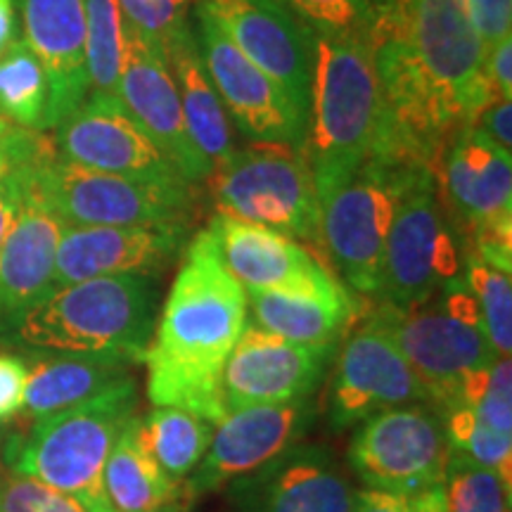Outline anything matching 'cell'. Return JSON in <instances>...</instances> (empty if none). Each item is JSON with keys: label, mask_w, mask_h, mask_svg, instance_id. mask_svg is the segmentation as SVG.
Masks as SVG:
<instances>
[{"label": "cell", "mask_w": 512, "mask_h": 512, "mask_svg": "<svg viewBox=\"0 0 512 512\" xmlns=\"http://www.w3.org/2000/svg\"><path fill=\"white\" fill-rule=\"evenodd\" d=\"M50 150H55L53 138H48L43 131H27V128L12 126L0 138V183Z\"/></svg>", "instance_id": "40"}, {"label": "cell", "mask_w": 512, "mask_h": 512, "mask_svg": "<svg viewBox=\"0 0 512 512\" xmlns=\"http://www.w3.org/2000/svg\"><path fill=\"white\" fill-rule=\"evenodd\" d=\"M24 188L64 226L185 228L192 221V183H155L102 174L57 157L55 150L24 166Z\"/></svg>", "instance_id": "6"}, {"label": "cell", "mask_w": 512, "mask_h": 512, "mask_svg": "<svg viewBox=\"0 0 512 512\" xmlns=\"http://www.w3.org/2000/svg\"><path fill=\"white\" fill-rule=\"evenodd\" d=\"M24 38L48 74V131L91 93L86 69V0H19Z\"/></svg>", "instance_id": "22"}, {"label": "cell", "mask_w": 512, "mask_h": 512, "mask_svg": "<svg viewBox=\"0 0 512 512\" xmlns=\"http://www.w3.org/2000/svg\"><path fill=\"white\" fill-rule=\"evenodd\" d=\"M155 320L147 275H105L53 287L0 339L62 354H112L143 363Z\"/></svg>", "instance_id": "2"}, {"label": "cell", "mask_w": 512, "mask_h": 512, "mask_svg": "<svg viewBox=\"0 0 512 512\" xmlns=\"http://www.w3.org/2000/svg\"><path fill=\"white\" fill-rule=\"evenodd\" d=\"M463 3L486 46L512 34V0H463Z\"/></svg>", "instance_id": "42"}, {"label": "cell", "mask_w": 512, "mask_h": 512, "mask_svg": "<svg viewBox=\"0 0 512 512\" xmlns=\"http://www.w3.org/2000/svg\"><path fill=\"white\" fill-rule=\"evenodd\" d=\"M484 72L498 98L512 100V34L486 46Z\"/></svg>", "instance_id": "43"}, {"label": "cell", "mask_w": 512, "mask_h": 512, "mask_svg": "<svg viewBox=\"0 0 512 512\" xmlns=\"http://www.w3.org/2000/svg\"><path fill=\"white\" fill-rule=\"evenodd\" d=\"M448 207L467 230L512 211V157L470 121L448 138L437 169Z\"/></svg>", "instance_id": "23"}, {"label": "cell", "mask_w": 512, "mask_h": 512, "mask_svg": "<svg viewBox=\"0 0 512 512\" xmlns=\"http://www.w3.org/2000/svg\"><path fill=\"white\" fill-rule=\"evenodd\" d=\"M425 401L418 375L392 339L363 323L337 356L328 396L330 425L347 430L389 408Z\"/></svg>", "instance_id": "18"}, {"label": "cell", "mask_w": 512, "mask_h": 512, "mask_svg": "<svg viewBox=\"0 0 512 512\" xmlns=\"http://www.w3.org/2000/svg\"><path fill=\"white\" fill-rule=\"evenodd\" d=\"M10 128H12V124H10V121H8V119H5V117H3V114H0V138H3V136H5V133H8V131H10Z\"/></svg>", "instance_id": "47"}, {"label": "cell", "mask_w": 512, "mask_h": 512, "mask_svg": "<svg viewBox=\"0 0 512 512\" xmlns=\"http://www.w3.org/2000/svg\"><path fill=\"white\" fill-rule=\"evenodd\" d=\"M463 278L475 294L482 328L498 358H510L512 351V283L510 273L489 266L477 254L465 252Z\"/></svg>", "instance_id": "32"}, {"label": "cell", "mask_w": 512, "mask_h": 512, "mask_svg": "<svg viewBox=\"0 0 512 512\" xmlns=\"http://www.w3.org/2000/svg\"><path fill=\"white\" fill-rule=\"evenodd\" d=\"M3 467H5V463H3V458H0V470H3Z\"/></svg>", "instance_id": "48"}, {"label": "cell", "mask_w": 512, "mask_h": 512, "mask_svg": "<svg viewBox=\"0 0 512 512\" xmlns=\"http://www.w3.org/2000/svg\"><path fill=\"white\" fill-rule=\"evenodd\" d=\"M133 415H138V384L128 377L93 399L31 420L27 434L8 441L3 463L17 475L74 496L91 512H114L102 475L114 441Z\"/></svg>", "instance_id": "3"}, {"label": "cell", "mask_w": 512, "mask_h": 512, "mask_svg": "<svg viewBox=\"0 0 512 512\" xmlns=\"http://www.w3.org/2000/svg\"><path fill=\"white\" fill-rule=\"evenodd\" d=\"M207 230L223 266L245 290L304 294L332 302L351 297L323 259L283 233L223 214L211 216Z\"/></svg>", "instance_id": "14"}, {"label": "cell", "mask_w": 512, "mask_h": 512, "mask_svg": "<svg viewBox=\"0 0 512 512\" xmlns=\"http://www.w3.org/2000/svg\"><path fill=\"white\" fill-rule=\"evenodd\" d=\"M24 361L29 366V382L22 413L29 420L64 411L133 377V363L112 354H62L34 349V354L24 356Z\"/></svg>", "instance_id": "25"}, {"label": "cell", "mask_w": 512, "mask_h": 512, "mask_svg": "<svg viewBox=\"0 0 512 512\" xmlns=\"http://www.w3.org/2000/svg\"><path fill=\"white\" fill-rule=\"evenodd\" d=\"M451 451L441 415L430 403H411L363 420L349 465L370 491L413 496L444 482Z\"/></svg>", "instance_id": "11"}, {"label": "cell", "mask_w": 512, "mask_h": 512, "mask_svg": "<svg viewBox=\"0 0 512 512\" xmlns=\"http://www.w3.org/2000/svg\"><path fill=\"white\" fill-rule=\"evenodd\" d=\"M53 131L57 157L69 164L138 181L188 183L119 95L88 93Z\"/></svg>", "instance_id": "13"}, {"label": "cell", "mask_w": 512, "mask_h": 512, "mask_svg": "<svg viewBox=\"0 0 512 512\" xmlns=\"http://www.w3.org/2000/svg\"><path fill=\"white\" fill-rule=\"evenodd\" d=\"M119 100L145 133L171 159L188 183L207 181L211 164L192 143L169 60L162 50L126 29V57L119 76Z\"/></svg>", "instance_id": "19"}, {"label": "cell", "mask_w": 512, "mask_h": 512, "mask_svg": "<svg viewBox=\"0 0 512 512\" xmlns=\"http://www.w3.org/2000/svg\"><path fill=\"white\" fill-rule=\"evenodd\" d=\"M373 29L401 36L460 124L498 100L484 72L486 43L463 0H370Z\"/></svg>", "instance_id": "8"}, {"label": "cell", "mask_w": 512, "mask_h": 512, "mask_svg": "<svg viewBox=\"0 0 512 512\" xmlns=\"http://www.w3.org/2000/svg\"><path fill=\"white\" fill-rule=\"evenodd\" d=\"M140 415H133L114 441L105 463V496L114 512H188V486L159 470L138 437Z\"/></svg>", "instance_id": "27"}, {"label": "cell", "mask_w": 512, "mask_h": 512, "mask_svg": "<svg viewBox=\"0 0 512 512\" xmlns=\"http://www.w3.org/2000/svg\"><path fill=\"white\" fill-rule=\"evenodd\" d=\"M354 512H448L444 486L420 491L413 496L382 494V491H358Z\"/></svg>", "instance_id": "39"}, {"label": "cell", "mask_w": 512, "mask_h": 512, "mask_svg": "<svg viewBox=\"0 0 512 512\" xmlns=\"http://www.w3.org/2000/svg\"><path fill=\"white\" fill-rule=\"evenodd\" d=\"M185 228L67 226L55 256L53 287L105 275H157L181 252Z\"/></svg>", "instance_id": "21"}, {"label": "cell", "mask_w": 512, "mask_h": 512, "mask_svg": "<svg viewBox=\"0 0 512 512\" xmlns=\"http://www.w3.org/2000/svg\"><path fill=\"white\" fill-rule=\"evenodd\" d=\"M0 512H91L74 496L38 482L34 477L0 470Z\"/></svg>", "instance_id": "36"}, {"label": "cell", "mask_w": 512, "mask_h": 512, "mask_svg": "<svg viewBox=\"0 0 512 512\" xmlns=\"http://www.w3.org/2000/svg\"><path fill=\"white\" fill-rule=\"evenodd\" d=\"M22 202H24V166L0 183V247H3L5 238H8L12 223H15L19 209H22Z\"/></svg>", "instance_id": "45"}, {"label": "cell", "mask_w": 512, "mask_h": 512, "mask_svg": "<svg viewBox=\"0 0 512 512\" xmlns=\"http://www.w3.org/2000/svg\"><path fill=\"white\" fill-rule=\"evenodd\" d=\"M477 420L501 434H512V361L496 358L486 392L475 406Z\"/></svg>", "instance_id": "37"}, {"label": "cell", "mask_w": 512, "mask_h": 512, "mask_svg": "<svg viewBox=\"0 0 512 512\" xmlns=\"http://www.w3.org/2000/svg\"><path fill=\"white\" fill-rule=\"evenodd\" d=\"M356 494L330 451L311 444L287 448L230 484L242 512H354Z\"/></svg>", "instance_id": "20"}, {"label": "cell", "mask_w": 512, "mask_h": 512, "mask_svg": "<svg viewBox=\"0 0 512 512\" xmlns=\"http://www.w3.org/2000/svg\"><path fill=\"white\" fill-rule=\"evenodd\" d=\"M335 347H306L245 325L221 377L228 413L249 406H273L311 399L328 373Z\"/></svg>", "instance_id": "16"}, {"label": "cell", "mask_w": 512, "mask_h": 512, "mask_svg": "<svg viewBox=\"0 0 512 512\" xmlns=\"http://www.w3.org/2000/svg\"><path fill=\"white\" fill-rule=\"evenodd\" d=\"M207 188L216 214L271 228L325 256L316 178L302 147L254 143L235 150L211 171Z\"/></svg>", "instance_id": "7"}, {"label": "cell", "mask_w": 512, "mask_h": 512, "mask_svg": "<svg viewBox=\"0 0 512 512\" xmlns=\"http://www.w3.org/2000/svg\"><path fill=\"white\" fill-rule=\"evenodd\" d=\"M366 323L392 339L437 413L463 403L460 392L467 377L489 370L498 358L463 275L422 304L401 309L380 302Z\"/></svg>", "instance_id": "5"}, {"label": "cell", "mask_w": 512, "mask_h": 512, "mask_svg": "<svg viewBox=\"0 0 512 512\" xmlns=\"http://www.w3.org/2000/svg\"><path fill=\"white\" fill-rule=\"evenodd\" d=\"M470 124L479 128L486 138L494 140L498 147L510 152L512 147V100L498 98L486 105L475 119H470Z\"/></svg>", "instance_id": "44"}, {"label": "cell", "mask_w": 512, "mask_h": 512, "mask_svg": "<svg viewBox=\"0 0 512 512\" xmlns=\"http://www.w3.org/2000/svg\"><path fill=\"white\" fill-rule=\"evenodd\" d=\"M166 60H169V69L174 74L192 143L214 171L235 152L233 124H230L219 93H216L207 67H204L192 22L185 24L174 36V41L166 46Z\"/></svg>", "instance_id": "26"}, {"label": "cell", "mask_w": 512, "mask_h": 512, "mask_svg": "<svg viewBox=\"0 0 512 512\" xmlns=\"http://www.w3.org/2000/svg\"><path fill=\"white\" fill-rule=\"evenodd\" d=\"M441 486L448 512H510L508 486L463 451H451Z\"/></svg>", "instance_id": "33"}, {"label": "cell", "mask_w": 512, "mask_h": 512, "mask_svg": "<svg viewBox=\"0 0 512 512\" xmlns=\"http://www.w3.org/2000/svg\"><path fill=\"white\" fill-rule=\"evenodd\" d=\"M17 41L15 0H0V55Z\"/></svg>", "instance_id": "46"}, {"label": "cell", "mask_w": 512, "mask_h": 512, "mask_svg": "<svg viewBox=\"0 0 512 512\" xmlns=\"http://www.w3.org/2000/svg\"><path fill=\"white\" fill-rule=\"evenodd\" d=\"M380 93L370 48L311 34V86L304 155L318 200L347 181L373 147Z\"/></svg>", "instance_id": "4"}, {"label": "cell", "mask_w": 512, "mask_h": 512, "mask_svg": "<svg viewBox=\"0 0 512 512\" xmlns=\"http://www.w3.org/2000/svg\"><path fill=\"white\" fill-rule=\"evenodd\" d=\"M126 57V22L117 0H86V69L91 93L117 95Z\"/></svg>", "instance_id": "31"}, {"label": "cell", "mask_w": 512, "mask_h": 512, "mask_svg": "<svg viewBox=\"0 0 512 512\" xmlns=\"http://www.w3.org/2000/svg\"><path fill=\"white\" fill-rule=\"evenodd\" d=\"M418 171L368 157L347 181L320 197L323 254L342 275L344 287L366 297L380 294L384 242L401 195Z\"/></svg>", "instance_id": "9"}, {"label": "cell", "mask_w": 512, "mask_h": 512, "mask_svg": "<svg viewBox=\"0 0 512 512\" xmlns=\"http://www.w3.org/2000/svg\"><path fill=\"white\" fill-rule=\"evenodd\" d=\"M29 366L24 356L0 351V422L17 418L27 399Z\"/></svg>", "instance_id": "41"}, {"label": "cell", "mask_w": 512, "mask_h": 512, "mask_svg": "<svg viewBox=\"0 0 512 512\" xmlns=\"http://www.w3.org/2000/svg\"><path fill=\"white\" fill-rule=\"evenodd\" d=\"M242 55L264 69L309 119L311 31L287 0H195Z\"/></svg>", "instance_id": "15"}, {"label": "cell", "mask_w": 512, "mask_h": 512, "mask_svg": "<svg viewBox=\"0 0 512 512\" xmlns=\"http://www.w3.org/2000/svg\"><path fill=\"white\" fill-rule=\"evenodd\" d=\"M197 46L230 124L252 143L302 147L306 119L264 69L240 53L207 12L192 8Z\"/></svg>", "instance_id": "12"}, {"label": "cell", "mask_w": 512, "mask_h": 512, "mask_svg": "<svg viewBox=\"0 0 512 512\" xmlns=\"http://www.w3.org/2000/svg\"><path fill=\"white\" fill-rule=\"evenodd\" d=\"M138 437L159 470L183 484L207 453L214 425L183 408L157 406L147 418H140Z\"/></svg>", "instance_id": "29"}, {"label": "cell", "mask_w": 512, "mask_h": 512, "mask_svg": "<svg viewBox=\"0 0 512 512\" xmlns=\"http://www.w3.org/2000/svg\"><path fill=\"white\" fill-rule=\"evenodd\" d=\"M287 5L313 36L370 46V34H373L370 0H287Z\"/></svg>", "instance_id": "34"}, {"label": "cell", "mask_w": 512, "mask_h": 512, "mask_svg": "<svg viewBox=\"0 0 512 512\" xmlns=\"http://www.w3.org/2000/svg\"><path fill=\"white\" fill-rule=\"evenodd\" d=\"M247 325V294L223 266L209 230L195 235L176 273L155 339L145 349L147 399L219 425L221 377Z\"/></svg>", "instance_id": "1"}, {"label": "cell", "mask_w": 512, "mask_h": 512, "mask_svg": "<svg viewBox=\"0 0 512 512\" xmlns=\"http://www.w3.org/2000/svg\"><path fill=\"white\" fill-rule=\"evenodd\" d=\"M64 223L24 188V202L0 247V337L53 290L55 256Z\"/></svg>", "instance_id": "24"}, {"label": "cell", "mask_w": 512, "mask_h": 512, "mask_svg": "<svg viewBox=\"0 0 512 512\" xmlns=\"http://www.w3.org/2000/svg\"><path fill=\"white\" fill-rule=\"evenodd\" d=\"M50 83L43 64L22 38L0 55V114L12 126L48 131Z\"/></svg>", "instance_id": "30"}, {"label": "cell", "mask_w": 512, "mask_h": 512, "mask_svg": "<svg viewBox=\"0 0 512 512\" xmlns=\"http://www.w3.org/2000/svg\"><path fill=\"white\" fill-rule=\"evenodd\" d=\"M465 247L448 221L437 174L422 169L411 178L384 242L380 302L415 306L463 275Z\"/></svg>", "instance_id": "10"}, {"label": "cell", "mask_w": 512, "mask_h": 512, "mask_svg": "<svg viewBox=\"0 0 512 512\" xmlns=\"http://www.w3.org/2000/svg\"><path fill=\"white\" fill-rule=\"evenodd\" d=\"M126 29L162 50L190 22L192 0H117Z\"/></svg>", "instance_id": "35"}, {"label": "cell", "mask_w": 512, "mask_h": 512, "mask_svg": "<svg viewBox=\"0 0 512 512\" xmlns=\"http://www.w3.org/2000/svg\"><path fill=\"white\" fill-rule=\"evenodd\" d=\"M313 420H316L313 396L228 413L219 422V430L211 437L200 465L185 479V486L192 496H200L252 475L287 448L302 444Z\"/></svg>", "instance_id": "17"}, {"label": "cell", "mask_w": 512, "mask_h": 512, "mask_svg": "<svg viewBox=\"0 0 512 512\" xmlns=\"http://www.w3.org/2000/svg\"><path fill=\"white\" fill-rule=\"evenodd\" d=\"M472 247L467 252L477 254L498 271H512V211L498 214L470 228Z\"/></svg>", "instance_id": "38"}, {"label": "cell", "mask_w": 512, "mask_h": 512, "mask_svg": "<svg viewBox=\"0 0 512 512\" xmlns=\"http://www.w3.org/2000/svg\"><path fill=\"white\" fill-rule=\"evenodd\" d=\"M245 294L254 325L306 347H335L356 318L354 297L332 302L266 290H245Z\"/></svg>", "instance_id": "28"}]
</instances>
